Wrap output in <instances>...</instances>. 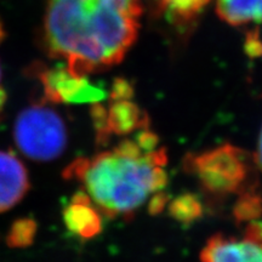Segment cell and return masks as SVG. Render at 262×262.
Segmentation results:
<instances>
[{
	"label": "cell",
	"mask_w": 262,
	"mask_h": 262,
	"mask_svg": "<svg viewBox=\"0 0 262 262\" xmlns=\"http://www.w3.org/2000/svg\"><path fill=\"white\" fill-rule=\"evenodd\" d=\"M141 15V0H48V52L80 77L108 70L135 42Z\"/></svg>",
	"instance_id": "obj_1"
},
{
	"label": "cell",
	"mask_w": 262,
	"mask_h": 262,
	"mask_svg": "<svg viewBox=\"0 0 262 262\" xmlns=\"http://www.w3.org/2000/svg\"><path fill=\"white\" fill-rule=\"evenodd\" d=\"M166 148H157L140 157L126 156L117 148L94 158H78L63 171L66 179L79 180L91 202L108 217L134 215L152 192L168 183L163 166Z\"/></svg>",
	"instance_id": "obj_2"
},
{
	"label": "cell",
	"mask_w": 262,
	"mask_h": 262,
	"mask_svg": "<svg viewBox=\"0 0 262 262\" xmlns=\"http://www.w3.org/2000/svg\"><path fill=\"white\" fill-rule=\"evenodd\" d=\"M253 160L244 149L225 143L201 153H189L183 168L195 176L205 193L224 198L257 186L253 181Z\"/></svg>",
	"instance_id": "obj_3"
},
{
	"label": "cell",
	"mask_w": 262,
	"mask_h": 262,
	"mask_svg": "<svg viewBox=\"0 0 262 262\" xmlns=\"http://www.w3.org/2000/svg\"><path fill=\"white\" fill-rule=\"evenodd\" d=\"M14 140L28 158L49 162L60 157L67 146V130L57 112L44 104H32L18 114Z\"/></svg>",
	"instance_id": "obj_4"
},
{
	"label": "cell",
	"mask_w": 262,
	"mask_h": 262,
	"mask_svg": "<svg viewBox=\"0 0 262 262\" xmlns=\"http://www.w3.org/2000/svg\"><path fill=\"white\" fill-rule=\"evenodd\" d=\"M44 96L52 103H100L108 93L93 85L86 77L75 75L67 66L38 67Z\"/></svg>",
	"instance_id": "obj_5"
},
{
	"label": "cell",
	"mask_w": 262,
	"mask_h": 262,
	"mask_svg": "<svg viewBox=\"0 0 262 262\" xmlns=\"http://www.w3.org/2000/svg\"><path fill=\"white\" fill-rule=\"evenodd\" d=\"M202 262H262V243L212 235L201 253Z\"/></svg>",
	"instance_id": "obj_6"
},
{
	"label": "cell",
	"mask_w": 262,
	"mask_h": 262,
	"mask_svg": "<svg viewBox=\"0 0 262 262\" xmlns=\"http://www.w3.org/2000/svg\"><path fill=\"white\" fill-rule=\"evenodd\" d=\"M29 189L28 172L12 152L0 150V212L14 208Z\"/></svg>",
	"instance_id": "obj_7"
},
{
	"label": "cell",
	"mask_w": 262,
	"mask_h": 262,
	"mask_svg": "<svg viewBox=\"0 0 262 262\" xmlns=\"http://www.w3.org/2000/svg\"><path fill=\"white\" fill-rule=\"evenodd\" d=\"M63 221L71 233L83 239L96 237L102 231V220L96 205L86 193H77L64 208Z\"/></svg>",
	"instance_id": "obj_8"
},
{
	"label": "cell",
	"mask_w": 262,
	"mask_h": 262,
	"mask_svg": "<svg viewBox=\"0 0 262 262\" xmlns=\"http://www.w3.org/2000/svg\"><path fill=\"white\" fill-rule=\"evenodd\" d=\"M157 16L179 31L194 27L211 0H152Z\"/></svg>",
	"instance_id": "obj_9"
},
{
	"label": "cell",
	"mask_w": 262,
	"mask_h": 262,
	"mask_svg": "<svg viewBox=\"0 0 262 262\" xmlns=\"http://www.w3.org/2000/svg\"><path fill=\"white\" fill-rule=\"evenodd\" d=\"M108 126L112 134L125 136L137 129L149 127L150 120L146 111L131 100L112 101L107 108Z\"/></svg>",
	"instance_id": "obj_10"
},
{
	"label": "cell",
	"mask_w": 262,
	"mask_h": 262,
	"mask_svg": "<svg viewBox=\"0 0 262 262\" xmlns=\"http://www.w3.org/2000/svg\"><path fill=\"white\" fill-rule=\"evenodd\" d=\"M216 14L235 27L262 24V0H216Z\"/></svg>",
	"instance_id": "obj_11"
},
{
	"label": "cell",
	"mask_w": 262,
	"mask_h": 262,
	"mask_svg": "<svg viewBox=\"0 0 262 262\" xmlns=\"http://www.w3.org/2000/svg\"><path fill=\"white\" fill-rule=\"evenodd\" d=\"M169 215L179 224L188 226L204 214L201 199L193 193H183L169 203Z\"/></svg>",
	"instance_id": "obj_12"
},
{
	"label": "cell",
	"mask_w": 262,
	"mask_h": 262,
	"mask_svg": "<svg viewBox=\"0 0 262 262\" xmlns=\"http://www.w3.org/2000/svg\"><path fill=\"white\" fill-rule=\"evenodd\" d=\"M262 216V194L257 186L239 193L233 206V217L237 224H248Z\"/></svg>",
	"instance_id": "obj_13"
},
{
	"label": "cell",
	"mask_w": 262,
	"mask_h": 262,
	"mask_svg": "<svg viewBox=\"0 0 262 262\" xmlns=\"http://www.w3.org/2000/svg\"><path fill=\"white\" fill-rule=\"evenodd\" d=\"M35 232H37V224L29 219H22L16 221L10 228L8 243L10 247L15 248L27 247L33 242Z\"/></svg>",
	"instance_id": "obj_14"
},
{
	"label": "cell",
	"mask_w": 262,
	"mask_h": 262,
	"mask_svg": "<svg viewBox=\"0 0 262 262\" xmlns=\"http://www.w3.org/2000/svg\"><path fill=\"white\" fill-rule=\"evenodd\" d=\"M90 114L94 127L96 130L97 143L98 145H106L112 136L110 126H108L107 108L103 107L101 103H94L90 110Z\"/></svg>",
	"instance_id": "obj_15"
},
{
	"label": "cell",
	"mask_w": 262,
	"mask_h": 262,
	"mask_svg": "<svg viewBox=\"0 0 262 262\" xmlns=\"http://www.w3.org/2000/svg\"><path fill=\"white\" fill-rule=\"evenodd\" d=\"M134 95H135V89H134V85L129 80L125 79V78L114 79L110 93L111 101L131 100Z\"/></svg>",
	"instance_id": "obj_16"
},
{
	"label": "cell",
	"mask_w": 262,
	"mask_h": 262,
	"mask_svg": "<svg viewBox=\"0 0 262 262\" xmlns=\"http://www.w3.org/2000/svg\"><path fill=\"white\" fill-rule=\"evenodd\" d=\"M136 145L140 147L142 152L148 153L152 150L157 149L159 143V137L156 133L150 131L148 127L147 129H141L135 137Z\"/></svg>",
	"instance_id": "obj_17"
},
{
	"label": "cell",
	"mask_w": 262,
	"mask_h": 262,
	"mask_svg": "<svg viewBox=\"0 0 262 262\" xmlns=\"http://www.w3.org/2000/svg\"><path fill=\"white\" fill-rule=\"evenodd\" d=\"M170 202V195L168 193L164 192H156V194L150 198V201L148 203V214L152 216H157L159 214H162L165 209V206L169 204Z\"/></svg>",
	"instance_id": "obj_18"
},
{
	"label": "cell",
	"mask_w": 262,
	"mask_h": 262,
	"mask_svg": "<svg viewBox=\"0 0 262 262\" xmlns=\"http://www.w3.org/2000/svg\"><path fill=\"white\" fill-rule=\"evenodd\" d=\"M244 238L256 243H262V222L256 220L248 222L244 231Z\"/></svg>",
	"instance_id": "obj_19"
},
{
	"label": "cell",
	"mask_w": 262,
	"mask_h": 262,
	"mask_svg": "<svg viewBox=\"0 0 262 262\" xmlns=\"http://www.w3.org/2000/svg\"><path fill=\"white\" fill-rule=\"evenodd\" d=\"M254 162L256 165L262 170V130L260 134V137H258V142H257V149L256 153L254 156Z\"/></svg>",
	"instance_id": "obj_20"
},
{
	"label": "cell",
	"mask_w": 262,
	"mask_h": 262,
	"mask_svg": "<svg viewBox=\"0 0 262 262\" xmlns=\"http://www.w3.org/2000/svg\"><path fill=\"white\" fill-rule=\"evenodd\" d=\"M0 81H2V68H0ZM5 101H6V94L4 89L2 88V85H0V114H2L3 108H4Z\"/></svg>",
	"instance_id": "obj_21"
},
{
	"label": "cell",
	"mask_w": 262,
	"mask_h": 262,
	"mask_svg": "<svg viewBox=\"0 0 262 262\" xmlns=\"http://www.w3.org/2000/svg\"><path fill=\"white\" fill-rule=\"evenodd\" d=\"M4 37H5L4 27H3V24H2V21H0V41H2L3 39H4Z\"/></svg>",
	"instance_id": "obj_22"
}]
</instances>
